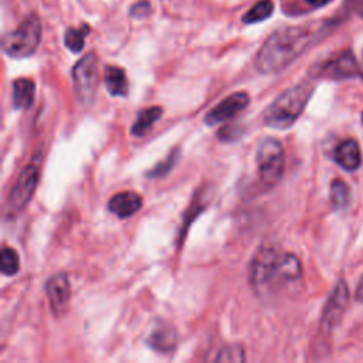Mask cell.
<instances>
[{
    "mask_svg": "<svg viewBox=\"0 0 363 363\" xmlns=\"http://www.w3.org/2000/svg\"><path fill=\"white\" fill-rule=\"evenodd\" d=\"M354 298L360 302V303H363V277L360 278V281H359V284H357V288H356V294H354Z\"/></svg>",
    "mask_w": 363,
    "mask_h": 363,
    "instance_id": "25",
    "label": "cell"
},
{
    "mask_svg": "<svg viewBox=\"0 0 363 363\" xmlns=\"http://www.w3.org/2000/svg\"><path fill=\"white\" fill-rule=\"evenodd\" d=\"M35 84L28 78H17L13 82V105L17 109H27L34 101Z\"/></svg>",
    "mask_w": 363,
    "mask_h": 363,
    "instance_id": "16",
    "label": "cell"
},
{
    "mask_svg": "<svg viewBox=\"0 0 363 363\" xmlns=\"http://www.w3.org/2000/svg\"><path fill=\"white\" fill-rule=\"evenodd\" d=\"M104 82L108 92L112 96H126L128 95V78L125 71L116 65H108L104 72Z\"/></svg>",
    "mask_w": 363,
    "mask_h": 363,
    "instance_id": "15",
    "label": "cell"
},
{
    "mask_svg": "<svg viewBox=\"0 0 363 363\" xmlns=\"http://www.w3.org/2000/svg\"><path fill=\"white\" fill-rule=\"evenodd\" d=\"M362 121H363V113H362Z\"/></svg>",
    "mask_w": 363,
    "mask_h": 363,
    "instance_id": "28",
    "label": "cell"
},
{
    "mask_svg": "<svg viewBox=\"0 0 363 363\" xmlns=\"http://www.w3.org/2000/svg\"><path fill=\"white\" fill-rule=\"evenodd\" d=\"M328 28V23L278 28L258 50L255 55L257 71L261 74L282 71L316 43Z\"/></svg>",
    "mask_w": 363,
    "mask_h": 363,
    "instance_id": "1",
    "label": "cell"
},
{
    "mask_svg": "<svg viewBox=\"0 0 363 363\" xmlns=\"http://www.w3.org/2000/svg\"><path fill=\"white\" fill-rule=\"evenodd\" d=\"M349 303V288L345 281H339L329 295L320 319V329L323 332H330L342 320L343 313Z\"/></svg>",
    "mask_w": 363,
    "mask_h": 363,
    "instance_id": "9",
    "label": "cell"
},
{
    "mask_svg": "<svg viewBox=\"0 0 363 363\" xmlns=\"http://www.w3.org/2000/svg\"><path fill=\"white\" fill-rule=\"evenodd\" d=\"M250 102L247 92H234L224 98L217 106L210 109L204 118V122L208 126H214L224 121L234 118L238 112H241Z\"/></svg>",
    "mask_w": 363,
    "mask_h": 363,
    "instance_id": "11",
    "label": "cell"
},
{
    "mask_svg": "<svg viewBox=\"0 0 363 363\" xmlns=\"http://www.w3.org/2000/svg\"><path fill=\"white\" fill-rule=\"evenodd\" d=\"M177 155H179V150L174 149L172 153H169L160 163H157L150 172H149V176L150 177H162L164 176L166 173L170 172V169L174 166L176 160H177Z\"/></svg>",
    "mask_w": 363,
    "mask_h": 363,
    "instance_id": "22",
    "label": "cell"
},
{
    "mask_svg": "<svg viewBox=\"0 0 363 363\" xmlns=\"http://www.w3.org/2000/svg\"><path fill=\"white\" fill-rule=\"evenodd\" d=\"M72 81L75 94L78 96V101L89 106L92 105L98 81H99V69H98V57L94 52H89L84 55L72 68Z\"/></svg>",
    "mask_w": 363,
    "mask_h": 363,
    "instance_id": "6",
    "label": "cell"
},
{
    "mask_svg": "<svg viewBox=\"0 0 363 363\" xmlns=\"http://www.w3.org/2000/svg\"><path fill=\"white\" fill-rule=\"evenodd\" d=\"M0 268H1V272L4 275H16L18 272V269H20V258H18V254L13 248L4 247L1 250Z\"/></svg>",
    "mask_w": 363,
    "mask_h": 363,
    "instance_id": "21",
    "label": "cell"
},
{
    "mask_svg": "<svg viewBox=\"0 0 363 363\" xmlns=\"http://www.w3.org/2000/svg\"><path fill=\"white\" fill-rule=\"evenodd\" d=\"M216 360H218V362H221V360L241 362V360H244V350L240 346H228V347L220 350Z\"/></svg>",
    "mask_w": 363,
    "mask_h": 363,
    "instance_id": "23",
    "label": "cell"
},
{
    "mask_svg": "<svg viewBox=\"0 0 363 363\" xmlns=\"http://www.w3.org/2000/svg\"><path fill=\"white\" fill-rule=\"evenodd\" d=\"M315 77L329 79H347L362 77V69L352 51L345 50L332 55L315 69Z\"/></svg>",
    "mask_w": 363,
    "mask_h": 363,
    "instance_id": "7",
    "label": "cell"
},
{
    "mask_svg": "<svg viewBox=\"0 0 363 363\" xmlns=\"http://www.w3.org/2000/svg\"><path fill=\"white\" fill-rule=\"evenodd\" d=\"M360 14H362V16H363V9H362V10H360Z\"/></svg>",
    "mask_w": 363,
    "mask_h": 363,
    "instance_id": "27",
    "label": "cell"
},
{
    "mask_svg": "<svg viewBox=\"0 0 363 363\" xmlns=\"http://www.w3.org/2000/svg\"><path fill=\"white\" fill-rule=\"evenodd\" d=\"M335 162L345 170L353 172L360 166L362 153L356 140L346 139L340 142L335 149Z\"/></svg>",
    "mask_w": 363,
    "mask_h": 363,
    "instance_id": "14",
    "label": "cell"
},
{
    "mask_svg": "<svg viewBox=\"0 0 363 363\" xmlns=\"http://www.w3.org/2000/svg\"><path fill=\"white\" fill-rule=\"evenodd\" d=\"M45 294L51 306V311L55 316H61L67 312L69 298H71V286L67 275L64 272L52 275L45 282Z\"/></svg>",
    "mask_w": 363,
    "mask_h": 363,
    "instance_id": "10",
    "label": "cell"
},
{
    "mask_svg": "<svg viewBox=\"0 0 363 363\" xmlns=\"http://www.w3.org/2000/svg\"><path fill=\"white\" fill-rule=\"evenodd\" d=\"M315 85L311 81L299 82L284 91L265 109L264 121L274 129H288L303 112L308 101L313 94Z\"/></svg>",
    "mask_w": 363,
    "mask_h": 363,
    "instance_id": "3",
    "label": "cell"
},
{
    "mask_svg": "<svg viewBox=\"0 0 363 363\" xmlns=\"http://www.w3.org/2000/svg\"><path fill=\"white\" fill-rule=\"evenodd\" d=\"M41 20L37 14L27 16L1 40L3 51L11 58H27L35 52L41 41Z\"/></svg>",
    "mask_w": 363,
    "mask_h": 363,
    "instance_id": "4",
    "label": "cell"
},
{
    "mask_svg": "<svg viewBox=\"0 0 363 363\" xmlns=\"http://www.w3.org/2000/svg\"><path fill=\"white\" fill-rule=\"evenodd\" d=\"M330 201L335 208H345L350 201L349 186L342 180H335L330 186Z\"/></svg>",
    "mask_w": 363,
    "mask_h": 363,
    "instance_id": "20",
    "label": "cell"
},
{
    "mask_svg": "<svg viewBox=\"0 0 363 363\" xmlns=\"http://www.w3.org/2000/svg\"><path fill=\"white\" fill-rule=\"evenodd\" d=\"M38 179H40V172L34 163H30L23 169L9 196L7 208L10 214L20 213L28 204V201L31 200L37 189Z\"/></svg>",
    "mask_w": 363,
    "mask_h": 363,
    "instance_id": "8",
    "label": "cell"
},
{
    "mask_svg": "<svg viewBox=\"0 0 363 363\" xmlns=\"http://www.w3.org/2000/svg\"><path fill=\"white\" fill-rule=\"evenodd\" d=\"M162 112H163V109L160 106H150V108L140 111L136 121L133 122V125L130 128V133L138 138L143 136L147 130L152 129L153 123L162 116Z\"/></svg>",
    "mask_w": 363,
    "mask_h": 363,
    "instance_id": "17",
    "label": "cell"
},
{
    "mask_svg": "<svg viewBox=\"0 0 363 363\" xmlns=\"http://www.w3.org/2000/svg\"><path fill=\"white\" fill-rule=\"evenodd\" d=\"M248 271V279L255 294L267 298L298 282L302 277V264L291 252L261 247L254 254Z\"/></svg>",
    "mask_w": 363,
    "mask_h": 363,
    "instance_id": "2",
    "label": "cell"
},
{
    "mask_svg": "<svg viewBox=\"0 0 363 363\" xmlns=\"http://www.w3.org/2000/svg\"><path fill=\"white\" fill-rule=\"evenodd\" d=\"M272 13H274V1L272 0H259L242 16V23L255 24V23L267 20Z\"/></svg>",
    "mask_w": 363,
    "mask_h": 363,
    "instance_id": "19",
    "label": "cell"
},
{
    "mask_svg": "<svg viewBox=\"0 0 363 363\" xmlns=\"http://www.w3.org/2000/svg\"><path fill=\"white\" fill-rule=\"evenodd\" d=\"M152 11V3L149 0H139L136 3H133L129 9V14L133 18H143L147 17Z\"/></svg>",
    "mask_w": 363,
    "mask_h": 363,
    "instance_id": "24",
    "label": "cell"
},
{
    "mask_svg": "<svg viewBox=\"0 0 363 363\" xmlns=\"http://www.w3.org/2000/svg\"><path fill=\"white\" fill-rule=\"evenodd\" d=\"M149 347L160 353H172L177 346V333L174 328L164 322H157L146 339Z\"/></svg>",
    "mask_w": 363,
    "mask_h": 363,
    "instance_id": "12",
    "label": "cell"
},
{
    "mask_svg": "<svg viewBox=\"0 0 363 363\" xmlns=\"http://www.w3.org/2000/svg\"><path fill=\"white\" fill-rule=\"evenodd\" d=\"M88 33H89L88 24H82L81 27H68L64 34L65 47L75 54L82 51L85 45V37L88 35Z\"/></svg>",
    "mask_w": 363,
    "mask_h": 363,
    "instance_id": "18",
    "label": "cell"
},
{
    "mask_svg": "<svg viewBox=\"0 0 363 363\" xmlns=\"http://www.w3.org/2000/svg\"><path fill=\"white\" fill-rule=\"evenodd\" d=\"M255 163L261 182L267 187L275 186L281 180L285 169V152L281 142L274 138L264 139L258 145Z\"/></svg>",
    "mask_w": 363,
    "mask_h": 363,
    "instance_id": "5",
    "label": "cell"
},
{
    "mask_svg": "<svg viewBox=\"0 0 363 363\" xmlns=\"http://www.w3.org/2000/svg\"><path fill=\"white\" fill-rule=\"evenodd\" d=\"M142 207V197L136 191H121L111 197L108 208L118 218H128L138 213Z\"/></svg>",
    "mask_w": 363,
    "mask_h": 363,
    "instance_id": "13",
    "label": "cell"
},
{
    "mask_svg": "<svg viewBox=\"0 0 363 363\" xmlns=\"http://www.w3.org/2000/svg\"><path fill=\"white\" fill-rule=\"evenodd\" d=\"M309 6H312V7H322V6H325V4H328L329 1H332V0H305Z\"/></svg>",
    "mask_w": 363,
    "mask_h": 363,
    "instance_id": "26",
    "label": "cell"
}]
</instances>
